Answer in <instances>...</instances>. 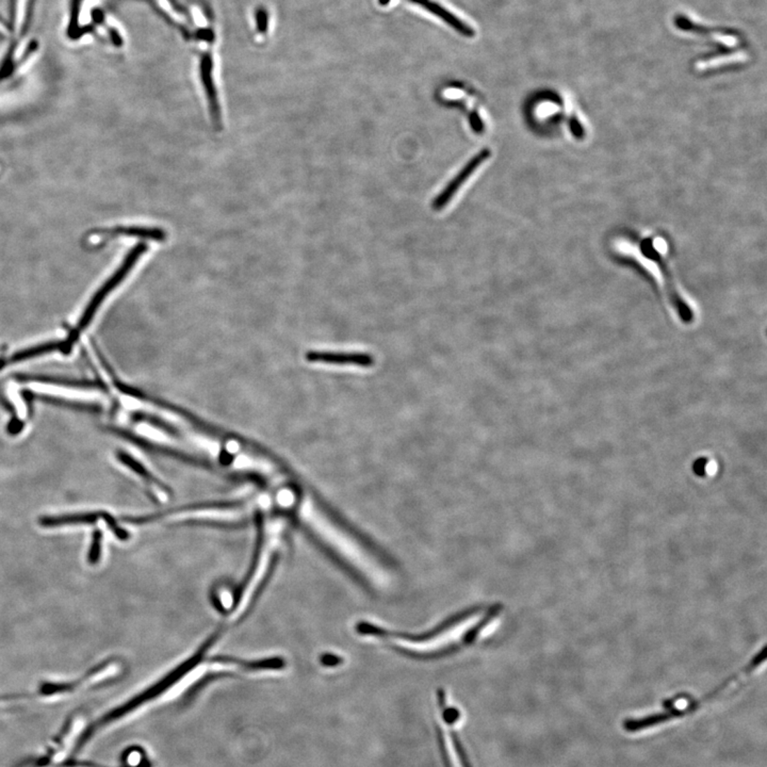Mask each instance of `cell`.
I'll return each instance as SVG.
<instances>
[{"label":"cell","instance_id":"cell-8","mask_svg":"<svg viewBox=\"0 0 767 767\" xmlns=\"http://www.w3.org/2000/svg\"><path fill=\"white\" fill-rule=\"evenodd\" d=\"M101 234L108 236H130L136 238L148 239L154 241H164L167 239V232L159 228L146 227H115L111 230H101Z\"/></svg>","mask_w":767,"mask_h":767},{"label":"cell","instance_id":"cell-2","mask_svg":"<svg viewBox=\"0 0 767 767\" xmlns=\"http://www.w3.org/2000/svg\"><path fill=\"white\" fill-rule=\"evenodd\" d=\"M765 660H766V647L763 646L762 649L754 654L752 660L744 668L740 669L736 674L732 675L727 680L717 685L715 689H712L701 698L689 701L682 709L671 708V709H666L665 711L658 712V713L647 715L645 717L630 718L624 723V729L627 732L634 733V732L650 729V728L656 727V726L661 725V724L675 721L678 718L685 717L689 714L695 713V712L698 711L699 708L703 707L709 701H713L716 697L721 696L722 694L725 693L727 689H731L734 684L740 683V681L750 677L754 670H757L759 667L764 664Z\"/></svg>","mask_w":767,"mask_h":767},{"label":"cell","instance_id":"cell-10","mask_svg":"<svg viewBox=\"0 0 767 767\" xmlns=\"http://www.w3.org/2000/svg\"><path fill=\"white\" fill-rule=\"evenodd\" d=\"M101 540H103V534L99 530H96L93 532V538H92L91 548L89 551V562L90 564H96L99 562V558H101Z\"/></svg>","mask_w":767,"mask_h":767},{"label":"cell","instance_id":"cell-11","mask_svg":"<svg viewBox=\"0 0 767 767\" xmlns=\"http://www.w3.org/2000/svg\"><path fill=\"white\" fill-rule=\"evenodd\" d=\"M28 0H18L16 3L15 16H14V32L20 34L24 27L26 13H27Z\"/></svg>","mask_w":767,"mask_h":767},{"label":"cell","instance_id":"cell-6","mask_svg":"<svg viewBox=\"0 0 767 767\" xmlns=\"http://www.w3.org/2000/svg\"><path fill=\"white\" fill-rule=\"evenodd\" d=\"M201 76L206 96H207L210 116L216 127L220 128L222 123L221 109H220L219 99H218L217 91L212 78V60L208 55H205L202 60Z\"/></svg>","mask_w":767,"mask_h":767},{"label":"cell","instance_id":"cell-4","mask_svg":"<svg viewBox=\"0 0 767 767\" xmlns=\"http://www.w3.org/2000/svg\"><path fill=\"white\" fill-rule=\"evenodd\" d=\"M377 1L381 7H390L399 0H377ZM402 1L411 3L423 10L424 12L433 16L439 22H444V25L464 38H472L477 36V28L473 25V22L464 14L453 8L450 3H446V0H402Z\"/></svg>","mask_w":767,"mask_h":767},{"label":"cell","instance_id":"cell-9","mask_svg":"<svg viewBox=\"0 0 767 767\" xmlns=\"http://www.w3.org/2000/svg\"><path fill=\"white\" fill-rule=\"evenodd\" d=\"M118 460H121L126 466L132 468V470H134V472L141 475L143 479H146V482L153 483V484L157 485V486L160 487V488L167 489L165 488L164 485L161 484L158 479H155V477H153L144 467L141 466V465L139 464L136 460H134V458H130L129 455L125 454V453H118Z\"/></svg>","mask_w":767,"mask_h":767},{"label":"cell","instance_id":"cell-1","mask_svg":"<svg viewBox=\"0 0 767 767\" xmlns=\"http://www.w3.org/2000/svg\"><path fill=\"white\" fill-rule=\"evenodd\" d=\"M499 610L497 607H481L456 616L436 629L419 635L393 633L375 626L369 627L367 624L359 630L366 635L385 640L400 652L430 658L456 652L463 647L474 644L497 622Z\"/></svg>","mask_w":767,"mask_h":767},{"label":"cell","instance_id":"cell-5","mask_svg":"<svg viewBox=\"0 0 767 767\" xmlns=\"http://www.w3.org/2000/svg\"><path fill=\"white\" fill-rule=\"evenodd\" d=\"M491 150L488 148H484L481 152L477 153L475 156H473L466 164L464 165L462 170L455 175L448 183L446 187L442 189L439 195L434 199L433 209L442 210V208L446 207L448 205L449 202L455 197V195L462 189L463 185L469 181L471 176L479 170V167H482L483 163L485 161L488 160L491 158Z\"/></svg>","mask_w":767,"mask_h":767},{"label":"cell","instance_id":"cell-7","mask_svg":"<svg viewBox=\"0 0 767 767\" xmlns=\"http://www.w3.org/2000/svg\"><path fill=\"white\" fill-rule=\"evenodd\" d=\"M101 518V513L71 514V515L46 516L38 523L45 528H57L67 524H92Z\"/></svg>","mask_w":767,"mask_h":767},{"label":"cell","instance_id":"cell-3","mask_svg":"<svg viewBox=\"0 0 767 767\" xmlns=\"http://www.w3.org/2000/svg\"><path fill=\"white\" fill-rule=\"evenodd\" d=\"M148 251V246L144 244H139L134 246L132 251L128 253L127 256L124 259L122 266L115 271L113 275L104 283L103 287L99 289L97 293H95L91 301L87 304V308L81 315L80 319L77 322L76 328L71 330L69 338H67L66 342L69 346H73L75 342L78 339L79 336L83 334V330L90 325L92 319L95 316L96 311L99 310V306L101 305L106 297L112 293V291L118 287L122 281H124L126 276L129 274L130 271L134 268V265L138 262L139 259L141 258L144 253Z\"/></svg>","mask_w":767,"mask_h":767}]
</instances>
